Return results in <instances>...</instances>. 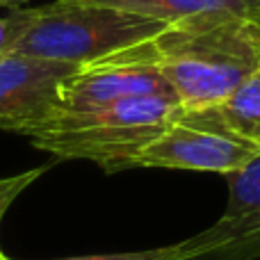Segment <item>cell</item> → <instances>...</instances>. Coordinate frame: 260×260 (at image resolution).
<instances>
[{"mask_svg": "<svg viewBox=\"0 0 260 260\" xmlns=\"http://www.w3.org/2000/svg\"><path fill=\"white\" fill-rule=\"evenodd\" d=\"M153 62L185 110H206L260 69V18L215 9L167 23L148 41Z\"/></svg>", "mask_w": 260, "mask_h": 260, "instance_id": "1", "label": "cell"}, {"mask_svg": "<svg viewBox=\"0 0 260 260\" xmlns=\"http://www.w3.org/2000/svg\"><path fill=\"white\" fill-rule=\"evenodd\" d=\"M167 23L103 5L57 0L30 7V23L14 53L53 62L89 64L151 41Z\"/></svg>", "mask_w": 260, "mask_h": 260, "instance_id": "2", "label": "cell"}, {"mask_svg": "<svg viewBox=\"0 0 260 260\" xmlns=\"http://www.w3.org/2000/svg\"><path fill=\"white\" fill-rule=\"evenodd\" d=\"M151 94L176 96L157 64L153 62L148 41H144L117 55L82 64L59 85L57 101L50 114L85 112V110L103 108L123 99Z\"/></svg>", "mask_w": 260, "mask_h": 260, "instance_id": "3", "label": "cell"}, {"mask_svg": "<svg viewBox=\"0 0 260 260\" xmlns=\"http://www.w3.org/2000/svg\"><path fill=\"white\" fill-rule=\"evenodd\" d=\"M258 146L238 139L233 135L210 126L178 121L169 123L151 139L130 160V167H151V169H183V171H210V174H231L244 167Z\"/></svg>", "mask_w": 260, "mask_h": 260, "instance_id": "4", "label": "cell"}, {"mask_svg": "<svg viewBox=\"0 0 260 260\" xmlns=\"http://www.w3.org/2000/svg\"><path fill=\"white\" fill-rule=\"evenodd\" d=\"M224 178L229 180V206L215 226L187 240L194 260H249L260 251V153Z\"/></svg>", "mask_w": 260, "mask_h": 260, "instance_id": "5", "label": "cell"}, {"mask_svg": "<svg viewBox=\"0 0 260 260\" xmlns=\"http://www.w3.org/2000/svg\"><path fill=\"white\" fill-rule=\"evenodd\" d=\"M78 69V64L53 62L23 53L0 57V130L50 114L59 85Z\"/></svg>", "mask_w": 260, "mask_h": 260, "instance_id": "6", "label": "cell"}, {"mask_svg": "<svg viewBox=\"0 0 260 260\" xmlns=\"http://www.w3.org/2000/svg\"><path fill=\"white\" fill-rule=\"evenodd\" d=\"M165 126H105L30 137L32 146L59 160H91L103 171L128 169L130 160Z\"/></svg>", "mask_w": 260, "mask_h": 260, "instance_id": "7", "label": "cell"}, {"mask_svg": "<svg viewBox=\"0 0 260 260\" xmlns=\"http://www.w3.org/2000/svg\"><path fill=\"white\" fill-rule=\"evenodd\" d=\"M180 119L224 130L260 148V69L221 103L206 110H185Z\"/></svg>", "mask_w": 260, "mask_h": 260, "instance_id": "8", "label": "cell"}, {"mask_svg": "<svg viewBox=\"0 0 260 260\" xmlns=\"http://www.w3.org/2000/svg\"><path fill=\"white\" fill-rule=\"evenodd\" d=\"M78 3L103 5V7L121 9V12L135 14V16L153 18L162 23H174L180 18L194 16L215 9H231V12L253 14L260 18L258 7H253L249 0H78Z\"/></svg>", "mask_w": 260, "mask_h": 260, "instance_id": "9", "label": "cell"}, {"mask_svg": "<svg viewBox=\"0 0 260 260\" xmlns=\"http://www.w3.org/2000/svg\"><path fill=\"white\" fill-rule=\"evenodd\" d=\"M14 260V258H9ZM53 260H194V251L187 240L169 247L144 249V251H126V253H101V256H76V258H53Z\"/></svg>", "mask_w": 260, "mask_h": 260, "instance_id": "10", "label": "cell"}, {"mask_svg": "<svg viewBox=\"0 0 260 260\" xmlns=\"http://www.w3.org/2000/svg\"><path fill=\"white\" fill-rule=\"evenodd\" d=\"M30 23V7H9L7 14H0V57L14 53V46L23 37Z\"/></svg>", "mask_w": 260, "mask_h": 260, "instance_id": "11", "label": "cell"}, {"mask_svg": "<svg viewBox=\"0 0 260 260\" xmlns=\"http://www.w3.org/2000/svg\"><path fill=\"white\" fill-rule=\"evenodd\" d=\"M46 167H39V169H30L23 171V174L16 176H7V178H0V224H3L7 210L12 208V203L25 192L30 185H35V180H39L44 176ZM3 251V249H0Z\"/></svg>", "mask_w": 260, "mask_h": 260, "instance_id": "12", "label": "cell"}, {"mask_svg": "<svg viewBox=\"0 0 260 260\" xmlns=\"http://www.w3.org/2000/svg\"><path fill=\"white\" fill-rule=\"evenodd\" d=\"M25 3H32V0H0V7H25Z\"/></svg>", "mask_w": 260, "mask_h": 260, "instance_id": "13", "label": "cell"}, {"mask_svg": "<svg viewBox=\"0 0 260 260\" xmlns=\"http://www.w3.org/2000/svg\"><path fill=\"white\" fill-rule=\"evenodd\" d=\"M249 3H251L253 7H258V12H260V0H249Z\"/></svg>", "mask_w": 260, "mask_h": 260, "instance_id": "14", "label": "cell"}, {"mask_svg": "<svg viewBox=\"0 0 260 260\" xmlns=\"http://www.w3.org/2000/svg\"><path fill=\"white\" fill-rule=\"evenodd\" d=\"M0 260H9V258H7V256H5V253H3V251H0Z\"/></svg>", "mask_w": 260, "mask_h": 260, "instance_id": "15", "label": "cell"}]
</instances>
